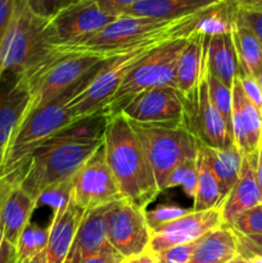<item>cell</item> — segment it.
Listing matches in <instances>:
<instances>
[{"mask_svg": "<svg viewBox=\"0 0 262 263\" xmlns=\"http://www.w3.org/2000/svg\"><path fill=\"white\" fill-rule=\"evenodd\" d=\"M122 199L105 158L104 144L72 177V202L86 210Z\"/></svg>", "mask_w": 262, "mask_h": 263, "instance_id": "7c38bea8", "label": "cell"}, {"mask_svg": "<svg viewBox=\"0 0 262 263\" xmlns=\"http://www.w3.org/2000/svg\"><path fill=\"white\" fill-rule=\"evenodd\" d=\"M235 3L239 8H246V9H253L262 12V0H235Z\"/></svg>", "mask_w": 262, "mask_h": 263, "instance_id": "bcb514c9", "label": "cell"}, {"mask_svg": "<svg viewBox=\"0 0 262 263\" xmlns=\"http://www.w3.org/2000/svg\"><path fill=\"white\" fill-rule=\"evenodd\" d=\"M14 3L15 0H0V44L7 32L10 17L14 9Z\"/></svg>", "mask_w": 262, "mask_h": 263, "instance_id": "7bdbcfd3", "label": "cell"}, {"mask_svg": "<svg viewBox=\"0 0 262 263\" xmlns=\"http://www.w3.org/2000/svg\"><path fill=\"white\" fill-rule=\"evenodd\" d=\"M236 4V3H235ZM235 20L254 33L258 41L262 45V12L253 9H246V8H239L236 5L235 9Z\"/></svg>", "mask_w": 262, "mask_h": 263, "instance_id": "74e56055", "label": "cell"}, {"mask_svg": "<svg viewBox=\"0 0 262 263\" xmlns=\"http://www.w3.org/2000/svg\"><path fill=\"white\" fill-rule=\"evenodd\" d=\"M108 115L104 110L86 117L73 120L69 125L54 134L44 144L58 143H102L108 125Z\"/></svg>", "mask_w": 262, "mask_h": 263, "instance_id": "4316f807", "label": "cell"}, {"mask_svg": "<svg viewBox=\"0 0 262 263\" xmlns=\"http://www.w3.org/2000/svg\"><path fill=\"white\" fill-rule=\"evenodd\" d=\"M31 104L27 76L20 69H5L0 73V157L26 117Z\"/></svg>", "mask_w": 262, "mask_h": 263, "instance_id": "9a60e30c", "label": "cell"}, {"mask_svg": "<svg viewBox=\"0 0 262 263\" xmlns=\"http://www.w3.org/2000/svg\"><path fill=\"white\" fill-rule=\"evenodd\" d=\"M22 263H45V251L41 252V253H39L38 256L32 257V258L26 259V261Z\"/></svg>", "mask_w": 262, "mask_h": 263, "instance_id": "c3c4849f", "label": "cell"}, {"mask_svg": "<svg viewBox=\"0 0 262 263\" xmlns=\"http://www.w3.org/2000/svg\"><path fill=\"white\" fill-rule=\"evenodd\" d=\"M203 13L204 12L171 21L121 14L103 30L82 43L53 49L71 53L99 54L112 58L134 50L158 36L192 32Z\"/></svg>", "mask_w": 262, "mask_h": 263, "instance_id": "7a4b0ae2", "label": "cell"}, {"mask_svg": "<svg viewBox=\"0 0 262 263\" xmlns=\"http://www.w3.org/2000/svg\"><path fill=\"white\" fill-rule=\"evenodd\" d=\"M84 215V208L76 205L72 200L66 210L53 215L45 248V263H64Z\"/></svg>", "mask_w": 262, "mask_h": 263, "instance_id": "44dd1931", "label": "cell"}, {"mask_svg": "<svg viewBox=\"0 0 262 263\" xmlns=\"http://www.w3.org/2000/svg\"><path fill=\"white\" fill-rule=\"evenodd\" d=\"M3 240H4V230H3V225L2 221H0V247H2Z\"/></svg>", "mask_w": 262, "mask_h": 263, "instance_id": "816d5d0a", "label": "cell"}, {"mask_svg": "<svg viewBox=\"0 0 262 263\" xmlns=\"http://www.w3.org/2000/svg\"><path fill=\"white\" fill-rule=\"evenodd\" d=\"M198 157V156H197ZM197 179H198V166L197 159H192L181 166L177 167L170 176L167 182V189L175 186H181L185 195L190 199H194L195 190H197Z\"/></svg>", "mask_w": 262, "mask_h": 263, "instance_id": "d6a6232c", "label": "cell"}, {"mask_svg": "<svg viewBox=\"0 0 262 263\" xmlns=\"http://www.w3.org/2000/svg\"><path fill=\"white\" fill-rule=\"evenodd\" d=\"M199 240V239H198ZM198 240L193 241V243L184 244V246L172 247V248L162 251L156 254L157 262L158 263H189L192 254L194 252L195 247H197Z\"/></svg>", "mask_w": 262, "mask_h": 263, "instance_id": "8d00e7d4", "label": "cell"}, {"mask_svg": "<svg viewBox=\"0 0 262 263\" xmlns=\"http://www.w3.org/2000/svg\"><path fill=\"white\" fill-rule=\"evenodd\" d=\"M231 35H233L234 46H235L236 57H238L239 72L257 79L262 68L261 43L254 36V33L246 26L239 23L235 17H234L233 27H231Z\"/></svg>", "mask_w": 262, "mask_h": 263, "instance_id": "83f0119b", "label": "cell"}, {"mask_svg": "<svg viewBox=\"0 0 262 263\" xmlns=\"http://www.w3.org/2000/svg\"><path fill=\"white\" fill-rule=\"evenodd\" d=\"M138 136L156 179L159 193L167 189L172 172L197 159L198 141L181 123H138L128 121Z\"/></svg>", "mask_w": 262, "mask_h": 263, "instance_id": "8992f818", "label": "cell"}, {"mask_svg": "<svg viewBox=\"0 0 262 263\" xmlns=\"http://www.w3.org/2000/svg\"><path fill=\"white\" fill-rule=\"evenodd\" d=\"M49 233H50V225L46 228H41L30 221L18 239L17 263L25 262L26 259L32 258L45 251L46 246H48Z\"/></svg>", "mask_w": 262, "mask_h": 263, "instance_id": "f546056e", "label": "cell"}, {"mask_svg": "<svg viewBox=\"0 0 262 263\" xmlns=\"http://www.w3.org/2000/svg\"><path fill=\"white\" fill-rule=\"evenodd\" d=\"M205 79H207V86H208V95L215 105L216 109L221 115V117L225 121L226 126H228L229 131L231 134V110H233V95H231V87H228L223 85L222 82L218 81L213 76H211L207 71H205ZM233 136V134H231Z\"/></svg>", "mask_w": 262, "mask_h": 263, "instance_id": "4dcf8cb0", "label": "cell"}, {"mask_svg": "<svg viewBox=\"0 0 262 263\" xmlns=\"http://www.w3.org/2000/svg\"><path fill=\"white\" fill-rule=\"evenodd\" d=\"M121 113L138 123H181L184 97L174 86L152 87L134 97Z\"/></svg>", "mask_w": 262, "mask_h": 263, "instance_id": "5bb4252c", "label": "cell"}, {"mask_svg": "<svg viewBox=\"0 0 262 263\" xmlns=\"http://www.w3.org/2000/svg\"><path fill=\"white\" fill-rule=\"evenodd\" d=\"M103 144L122 199L145 211L159 190L140 141L122 113L108 118Z\"/></svg>", "mask_w": 262, "mask_h": 263, "instance_id": "6da1fadb", "label": "cell"}, {"mask_svg": "<svg viewBox=\"0 0 262 263\" xmlns=\"http://www.w3.org/2000/svg\"><path fill=\"white\" fill-rule=\"evenodd\" d=\"M197 166V190H195V197L193 199L192 211L193 212H202V211L221 207L223 199L220 187H218V182L212 170L208 166L207 161L199 151H198Z\"/></svg>", "mask_w": 262, "mask_h": 263, "instance_id": "f1b7e54d", "label": "cell"}, {"mask_svg": "<svg viewBox=\"0 0 262 263\" xmlns=\"http://www.w3.org/2000/svg\"><path fill=\"white\" fill-rule=\"evenodd\" d=\"M257 153L243 156L238 181L221 204L220 208L225 225L230 226L240 213L262 203L261 193L256 180V171H254Z\"/></svg>", "mask_w": 262, "mask_h": 263, "instance_id": "d6986e66", "label": "cell"}, {"mask_svg": "<svg viewBox=\"0 0 262 263\" xmlns=\"http://www.w3.org/2000/svg\"><path fill=\"white\" fill-rule=\"evenodd\" d=\"M181 125L208 148L223 149L234 144L225 121L211 102L204 71L194 91L184 98Z\"/></svg>", "mask_w": 262, "mask_h": 263, "instance_id": "8fae6325", "label": "cell"}, {"mask_svg": "<svg viewBox=\"0 0 262 263\" xmlns=\"http://www.w3.org/2000/svg\"><path fill=\"white\" fill-rule=\"evenodd\" d=\"M222 225L225 223L220 207L202 212L190 211L188 215L152 231L148 251L159 253L172 247L193 243Z\"/></svg>", "mask_w": 262, "mask_h": 263, "instance_id": "2e32d148", "label": "cell"}, {"mask_svg": "<svg viewBox=\"0 0 262 263\" xmlns=\"http://www.w3.org/2000/svg\"><path fill=\"white\" fill-rule=\"evenodd\" d=\"M17 246L4 239L0 247V263H17Z\"/></svg>", "mask_w": 262, "mask_h": 263, "instance_id": "ee69618b", "label": "cell"}, {"mask_svg": "<svg viewBox=\"0 0 262 263\" xmlns=\"http://www.w3.org/2000/svg\"><path fill=\"white\" fill-rule=\"evenodd\" d=\"M112 203L85 211L73 243L64 263H81L84 259L109 246L107 234V213Z\"/></svg>", "mask_w": 262, "mask_h": 263, "instance_id": "ac0fdd59", "label": "cell"}, {"mask_svg": "<svg viewBox=\"0 0 262 263\" xmlns=\"http://www.w3.org/2000/svg\"><path fill=\"white\" fill-rule=\"evenodd\" d=\"M118 15L107 12L92 0H80L64 8L48 22L51 48L71 46L91 37Z\"/></svg>", "mask_w": 262, "mask_h": 263, "instance_id": "30bf717a", "label": "cell"}, {"mask_svg": "<svg viewBox=\"0 0 262 263\" xmlns=\"http://www.w3.org/2000/svg\"><path fill=\"white\" fill-rule=\"evenodd\" d=\"M249 263H262V256L261 254H252V256L244 257Z\"/></svg>", "mask_w": 262, "mask_h": 263, "instance_id": "681fc988", "label": "cell"}, {"mask_svg": "<svg viewBox=\"0 0 262 263\" xmlns=\"http://www.w3.org/2000/svg\"><path fill=\"white\" fill-rule=\"evenodd\" d=\"M92 2L99 4L107 12L113 13L116 15H121L123 10L139 3L140 0H92Z\"/></svg>", "mask_w": 262, "mask_h": 263, "instance_id": "b9f144b4", "label": "cell"}, {"mask_svg": "<svg viewBox=\"0 0 262 263\" xmlns=\"http://www.w3.org/2000/svg\"><path fill=\"white\" fill-rule=\"evenodd\" d=\"M189 35L161 44L131 68L105 107L108 117L122 112L131 99L144 90L159 86L176 87L177 62Z\"/></svg>", "mask_w": 262, "mask_h": 263, "instance_id": "52a82bcc", "label": "cell"}, {"mask_svg": "<svg viewBox=\"0 0 262 263\" xmlns=\"http://www.w3.org/2000/svg\"><path fill=\"white\" fill-rule=\"evenodd\" d=\"M239 241V256L248 257L252 254L262 256V235H241L236 233Z\"/></svg>", "mask_w": 262, "mask_h": 263, "instance_id": "ab89813d", "label": "cell"}, {"mask_svg": "<svg viewBox=\"0 0 262 263\" xmlns=\"http://www.w3.org/2000/svg\"><path fill=\"white\" fill-rule=\"evenodd\" d=\"M190 211L192 210H185V208L175 204H161L154 210L145 211L144 215H145V221L152 233L163 225H167V223L188 215Z\"/></svg>", "mask_w": 262, "mask_h": 263, "instance_id": "836d02e7", "label": "cell"}, {"mask_svg": "<svg viewBox=\"0 0 262 263\" xmlns=\"http://www.w3.org/2000/svg\"><path fill=\"white\" fill-rule=\"evenodd\" d=\"M108 59L109 57L99 54L53 49L50 57L40 67L26 73L31 90L28 112L49 104L67 90L89 85Z\"/></svg>", "mask_w": 262, "mask_h": 263, "instance_id": "3957f363", "label": "cell"}, {"mask_svg": "<svg viewBox=\"0 0 262 263\" xmlns=\"http://www.w3.org/2000/svg\"><path fill=\"white\" fill-rule=\"evenodd\" d=\"M102 143L43 144L28 161L20 187L36 200L48 187L72 179Z\"/></svg>", "mask_w": 262, "mask_h": 263, "instance_id": "ba28073f", "label": "cell"}, {"mask_svg": "<svg viewBox=\"0 0 262 263\" xmlns=\"http://www.w3.org/2000/svg\"><path fill=\"white\" fill-rule=\"evenodd\" d=\"M3 177V158L0 157V179Z\"/></svg>", "mask_w": 262, "mask_h": 263, "instance_id": "db71d44e", "label": "cell"}, {"mask_svg": "<svg viewBox=\"0 0 262 263\" xmlns=\"http://www.w3.org/2000/svg\"><path fill=\"white\" fill-rule=\"evenodd\" d=\"M198 151L203 154L208 166L212 170L222 199H225L238 181L243 156L235 144L223 149H213L198 143Z\"/></svg>", "mask_w": 262, "mask_h": 263, "instance_id": "484cf974", "label": "cell"}, {"mask_svg": "<svg viewBox=\"0 0 262 263\" xmlns=\"http://www.w3.org/2000/svg\"><path fill=\"white\" fill-rule=\"evenodd\" d=\"M230 228L241 235H262V203L240 213Z\"/></svg>", "mask_w": 262, "mask_h": 263, "instance_id": "e575fe53", "label": "cell"}, {"mask_svg": "<svg viewBox=\"0 0 262 263\" xmlns=\"http://www.w3.org/2000/svg\"><path fill=\"white\" fill-rule=\"evenodd\" d=\"M230 263H249L248 261H247V259H244L243 257H240V256H238L236 257L235 259H233V261H231Z\"/></svg>", "mask_w": 262, "mask_h": 263, "instance_id": "f907efd6", "label": "cell"}, {"mask_svg": "<svg viewBox=\"0 0 262 263\" xmlns=\"http://www.w3.org/2000/svg\"><path fill=\"white\" fill-rule=\"evenodd\" d=\"M225 2L228 0H140L122 14L171 21L199 14Z\"/></svg>", "mask_w": 262, "mask_h": 263, "instance_id": "7402d4cb", "label": "cell"}, {"mask_svg": "<svg viewBox=\"0 0 262 263\" xmlns=\"http://www.w3.org/2000/svg\"><path fill=\"white\" fill-rule=\"evenodd\" d=\"M204 39L205 36L194 28L188 36L184 50L179 57L176 89L184 98L194 91L204 71Z\"/></svg>", "mask_w": 262, "mask_h": 263, "instance_id": "cb8c5ba5", "label": "cell"}, {"mask_svg": "<svg viewBox=\"0 0 262 263\" xmlns=\"http://www.w3.org/2000/svg\"><path fill=\"white\" fill-rule=\"evenodd\" d=\"M86 86L87 85H81L67 90L51 103L30 110L26 115L5 151L3 176L15 172L25 174L32 154L49 138L73 121V116L67 108V104L82 90L86 89Z\"/></svg>", "mask_w": 262, "mask_h": 263, "instance_id": "277c9868", "label": "cell"}, {"mask_svg": "<svg viewBox=\"0 0 262 263\" xmlns=\"http://www.w3.org/2000/svg\"><path fill=\"white\" fill-rule=\"evenodd\" d=\"M35 210L36 200L21 189L20 185L10 190L0 207V221L4 230L5 240L17 246L18 239L30 222Z\"/></svg>", "mask_w": 262, "mask_h": 263, "instance_id": "d4e9b609", "label": "cell"}, {"mask_svg": "<svg viewBox=\"0 0 262 263\" xmlns=\"http://www.w3.org/2000/svg\"><path fill=\"white\" fill-rule=\"evenodd\" d=\"M231 134L233 141L241 156H251L262 145V115L248 100L238 79L231 87Z\"/></svg>", "mask_w": 262, "mask_h": 263, "instance_id": "e0dca14e", "label": "cell"}, {"mask_svg": "<svg viewBox=\"0 0 262 263\" xmlns=\"http://www.w3.org/2000/svg\"><path fill=\"white\" fill-rule=\"evenodd\" d=\"M144 212L126 199L113 202L108 211V241L125 259L140 256L149 249L151 230Z\"/></svg>", "mask_w": 262, "mask_h": 263, "instance_id": "4fadbf2b", "label": "cell"}, {"mask_svg": "<svg viewBox=\"0 0 262 263\" xmlns=\"http://www.w3.org/2000/svg\"><path fill=\"white\" fill-rule=\"evenodd\" d=\"M254 171H256V180H257V184H258V189L262 197V145L261 148L258 149V153H257V161H256Z\"/></svg>", "mask_w": 262, "mask_h": 263, "instance_id": "f6af8a7d", "label": "cell"}, {"mask_svg": "<svg viewBox=\"0 0 262 263\" xmlns=\"http://www.w3.org/2000/svg\"><path fill=\"white\" fill-rule=\"evenodd\" d=\"M204 36L205 71L228 87H233L238 77L239 63L231 30Z\"/></svg>", "mask_w": 262, "mask_h": 263, "instance_id": "ffe728a7", "label": "cell"}, {"mask_svg": "<svg viewBox=\"0 0 262 263\" xmlns=\"http://www.w3.org/2000/svg\"><path fill=\"white\" fill-rule=\"evenodd\" d=\"M238 256V236L230 226L222 225L198 240L189 263H230Z\"/></svg>", "mask_w": 262, "mask_h": 263, "instance_id": "603a6c76", "label": "cell"}, {"mask_svg": "<svg viewBox=\"0 0 262 263\" xmlns=\"http://www.w3.org/2000/svg\"><path fill=\"white\" fill-rule=\"evenodd\" d=\"M123 263H135V258H127V259H125V261H123Z\"/></svg>", "mask_w": 262, "mask_h": 263, "instance_id": "11a10c76", "label": "cell"}, {"mask_svg": "<svg viewBox=\"0 0 262 263\" xmlns=\"http://www.w3.org/2000/svg\"><path fill=\"white\" fill-rule=\"evenodd\" d=\"M72 200V179L48 187L45 192L41 193L40 197L36 199V208L41 205H49L53 210L54 215L61 213L66 210L67 205Z\"/></svg>", "mask_w": 262, "mask_h": 263, "instance_id": "1f68e13d", "label": "cell"}, {"mask_svg": "<svg viewBox=\"0 0 262 263\" xmlns=\"http://www.w3.org/2000/svg\"><path fill=\"white\" fill-rule=\"evenodd\" d=\"M236 79H238L239 84H240L241 89H243L244 94L248 98L249 102H251L262 115V90L256 77L239 72Z\"/></svg>", "mask_w": 262, "mask_h": 263, "instance_id": "f35d334b", "label": "cell"}, {"mask_svg": "<svg viewBox=\"0 0 262 263\" xmlns=\"http://www.w3.org/2000/svg\"><path fill=\"white\" fill-rule=\"evenodd\" d=\"M48 22L33 14L25 0H15L7 32L0 44V73L20 69L28 73L50 57Z\"/></svg>", "mask_w": 262, "mask_h": 263, "instance_id": "5b68a950", "label": "cell"}, {"mask_svg": "<svg viewBox=\"0 0 262 263\" xmlns=\"http://www.w3.org/2000/svg\"><path fill=\"white\" fill-rule=\"evenodd\" d=\"M257 81H258L259 86H261V90H262V68H261V71H259L258 76H257Z\"/></svg>", "mask_w": 262, "mask_h": 263, "instance_id": "f5cc1de1", "label": "cell"}, {"mask_svg": "<svg viewBox=\"0 0 262 263\" xmlns=\"http://www.w3.org/2000/svg\"><path fill=\"white\" fill-rule=\"evenodd\" d=\"M31 12L45 21H50L61 10L80 0H25Z\"/></svg>", "mask_w": 262, "mask_h": 263, "instance_id": "d590c367", "label": "cell"}, {"mask_svg": "<svg viewBox=\"0 0 262 263\" xmlns=\"http://www.w3.org/2000/svg\"><path fill=\"white\" fill-rule=\"evenodd\" d=\"M123 261H125V258L109 244L102 251L97 252L89 258L84 259L81 263H123Z\"/></svg>", "mask_w": 262, "mask_h": 263, "instance_id": "60d3db41", "label": "cell"}, {"mask_svg": "<svg viewBox=\"0 0 262 263\" xmlns=\"http://www.w3.org/2000/svg\"><path fill=\"white\" fill-rule=\"evenodd\" d=\"M134 258H135V263H158L157 262L156 254L152 253L151 251L144 252L143 254L134 257Z\"/></svg>", "mask_w": 262, "mask_h": 263, "instance_id": "7dc6e473", "label": "cell"}, {"mask_svg": "<svg viewBox=\"0 0 262 263\" xmlns=\"http://www.w3.org/2000/svg\"><path fill=\"white\" fill-rule=\"evenodd\" d=\"M189 33H170V35L158 36L134 50L108 59L100 71L95 74L91 82L87 85L86 89L82 90L67 104V108L73 116V120L104 110L110 98L117 91L128 72L143 57H145L149 51L161 44Z\"/></svg>", "mask_w": 262, "mask_h": 263, "instance_id": "9c48e42d", "label": "cell"}]
</instances>
